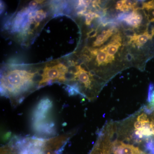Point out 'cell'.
<instances>
[{
	"mask_svg": "<svg viewBox=\"0 0 154 154\" xmlns=\"http://www.w3.org/2000/svg\"><path fill=\"white\" fill-rule=\"evenodd\" d=\"M123 33L127 37L130 38V39L134 38L135 36L137 35L134 30L133 29H131V28L125 29L123 30Z\"/></svg>",
	"mask_w": 154,
	"mask_h": 154,
	"instance_id": "cell-8",
	"label": "cell"
},
{
	"mask_svg": "<svg viewBox=\"0 0 154 154\" xmlns=\"http://www.w3.org/2000/svg\"><path fill=\"white\" fill-rule=\"evenodd\" d=\"M133 58L132 55L131 54L128 53L126 56V59L128 61H130L132 60Z\"/></svg>",
	"mask_w": 154,
	"mask_h": 154,
	"instance_id": "cell-16",
	"label": "cell"
},
{
	"mask_svg": "<svg viewBox=\"0 0 154 154\" xmlns=\"http://www.w3.org/2000/svg\"><path fill=\"white\" fill-rule=\"evenodd\" d=\"M134 11L135 13L134 18L137 20L139 23H140V24L142 22L143 19L142 16L141 14H139L137 12V11Z\"/></svg>",
	"mask_w": 154,
	"mask_h": 154,
	"instance_id": "cell-14",
	"label": "cell"
},
{
	"mask_svg": "<svg viewBox=\"0 0 154 154\" xmlns=\"http://www.w3.org/2000/svg\"><path fill=\"white\" fill-rule=\"evenodd\" d=\"M152 15L154 17V10L152 12Z\"/></svg>",
	"mask_w": 154,
	"mask_h": 154,
	"instance_id": "cell-19",
	"label": "cell"
},
{
	"mask_svg": "<svg viewBox=\"0 0 154 154\" xmlns=\"http://www.w3.org/2000/svg\"><path fill=\"white\" fill-rule=\"evenodd\" d=\"M124 1H118L116 5V9L122 11L124 8Z\"/></svg>",
	"mask_w": 154,
	"mask_h": 154,
	"instance_id": "cell-13",
	"label": "cell"
},
{
	"mask_svg": "<svg viewBox=\"0 0 154 154\" xmlns=\"http://www.w3.org/2000/svg\"><path fill=\"white\" fill-rule=\"evenodd\" d=\"M111 148L113 154H147L137 147L117 140L111 143Z\"/></svg>",
	"mask_w": 154,
	"mask_h": 154,
	"instance_id": "cell-2",
	"label": "cell"
},
{
	"mask_svg": "<svg viewBox=\"0 0 154 154\" xmlns=\"http://www.w3.org/2000/svg\"><path fill=\"white\" fill-rule=\"evenodd\" d=\"M107 40V38L105 36H103L102 34H100L97 36L96 40L93 43V46L94 47H99V46H101Z\"/></svg>",
	"mask_w": 154,
	"mask_h": 154,
	"instance_id": "cell-7",
	"label": "cell"
},
{
	"mask_svg": "<svg viewBox=\"0 0 154 154\" xmlns=\"http://www.w3.org/2000/svg\"><path fill=\"white\" fill-rule=\"evenodd\" d=\"M1 154H6L5 153L2 152H1Z\"/></svg>",
	"mask_w": 154,
	"mask_h": 154,
	"instance_id": "cell-20",
	"label": "cell"
},
{
	"mask_svg": "<svg viewBox=\"0 0 154 154\" xmlns=\"http://www.w3.org/2000/svg\"><path fill=\"white\" fill-rule=\"evenodd\" d=\"M33 20L36 22V27H38L40 22L46 17V14L43 10H40L36 11L35 13L33 12Z\"/></svg>",
	"mask_w": 154,
	"mask_h": 154,
	"instance_id": "cell-4",
	"label": "cell"
},
{
	"mask_svg": "<svg viewBox=\"0 0 154 154\" xmlns=\"http://www.w3.org/2000/svg\"><path fill=\"white\" fill-rule=\"evenodd\" d=\"M151 105L154 107V93L152 96L151 101Z\"/></svg>",
	"mask_w": 154,
	"mask_h": 154,
	"instance_id": "cell-17",
	"label": "cell"
},
{
	"mask_svg": "<svg viewBox=\"0 0 154 154\" xmlns=\"http://www.w3.org/2000/svg\"><path fill=\"white\" fill-rule=\"evenodd\" d=\"M107 58V52L101 49H99V52L96 56V61L99 65L106 63Z\"/></svg>",
	"mask_w": 154,
	"mask_h": 154,
	"instance_id": "cell-5",
	"label": "cell"
},
{
	"mask_svg": "<svg viewBox=\"0 0 154 154\" xmlns=\"http://www.w3.org/2000/svg\"><path fill=\"white\" fill-rule=\"evenodd\" d=\"M150 154H154V147L152 149L150 152Z\"/></svg>",
	"mask_w": 154,
	"mask_h": 154,
	"instance_id": "cell-18",
	"label": "cell"
},
{
	"mask_svg": "<svg viewBox=\"0 0 154 154\" xmlns=\"http://www.w3.org/2000/svg\"><path fill=\"white\" fill-rule=\"evenodd\" d=\"M122 42V37L119 35V34H116L113 36V37L111 39V41L110 42Z\"/></svg>",
	"mask_w": 154,
	"mask_h": 154,
	"instance_id": "cell-12",
	"label": "cell"
},
{
	"mask_svg": "<svg viewBox=\"0 0 154 154\" xmlns=\"http://www.w3.org/2000/svg\"><path fill=\"white\" fill-rule=\"evenodd\" d=\"M43 2V1H33L30 2L29 4V8L30 9H34L36 8V7H37L38 4H41V3Z\"/></svg>",
	"mask_w": 154,
	"mask_h": 154,
	"instance_id": "cell-11",
	"label": "cell"
},
{
	"mask_svg": "<svg viewBox=\"0 0 154 154\" xmlns=\"http://www.w3.org/2000/svg\"><path fill=\"white\" fill-rule=\"evenodd\" d=\"M148 39H149L148 36L144 32L143 34L137 35L134 38L131 39L130 43L133 42L138 47H140L145 44Z\"/></svg>",
	"mask_w": 154,
	"mask_h": 154,
	"instance_id": "cell-3",
	"label": "cell"
},
{
	"mask_svg": "<svg viewBox=\"0 0 154 154\" xmlns=\"http://www.w3.org/2000/svg\"><path fill=\"white\" fill-rule=\"evenodd\" d=\"M154 5V1H149L147 2H144V8L147 11L152 10Z\"/></svg>",
	"mask_w": 154,
	"mask_h": 154,
	"instance_id": "cell-10",
	"label": "cell"
},
{
	"mask_svg": "<svg viewBox=\"0 0 154 154\" xmlns=\"http://www.w3.org/2000/svg\"><path fill=\"white\" fill-rule=\"evenodd\" d=\"M34 73L24 70L14 69L7 72L1 78V94L8 98L12 105L21 104L25 96L34 87Z\"/></svg>",
	"mask_w": 154,
	"mask_h": 154,
	"instance_id": "cell-1",
	"label": "cell"
},
{
	"mask_svg": "<svg viewBox=\"0 0 154 154\" xmlns=\"http://www.w3.org/2000/svg\"><path fill=\"white\" fill-rule=\"evenodd\" d=\"M97 33L98 32H97V30H92L88 33L87 35H88V37L93 38V37H95L97 35Z\"/></svg>",
	"mask_w": 154,
	"mask_h": 154,
	"instance_id": "cell-15",
	"label": "cell"
},
{
	"mask_svg": "<svg viewBox=\"0 0 154 154\" xmlns=\"http://www.w3.org/2000/svg\"><path fill=\"white\" fill-rule=\"evenodd\" d=\"M85 16V23L87 25H91L93 19L99 17V15L98 14L94 12H90V11H89Z\"/></svg>",
	"mask_w": 154,
	"mask_h": 154,
	"instance_id": "cell-6",
	"label": "cell"
},
{
	"mask_svg": "<svg viewBox=\"0 0 154 154\" xmlns=\"http://www.w3.org/2000/svg\"><path fill=\"white\" fill-rule=\"evenodd\" d=\"M154 85L153 84L151 83L149 85L148 96V101L150 103L152 97L154 93Z\"/></svg>",
	"mask_w": 154,
	"mask_h": 154,
	"instance_id": "cell-9",
	"label": "cell"
}]
</instances>
